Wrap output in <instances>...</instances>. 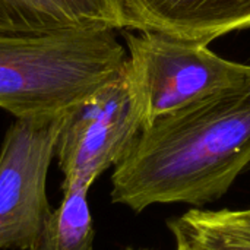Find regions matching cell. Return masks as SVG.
<instances>
[{
    "mask_svg": "<svg viewBox=\"0 0 250 250\" xmlns=\"http://www.w3.org/2000/svg\"><path fill=\"white\" fill-rule=\"evenodd\" d=\"M63 116L16 119L0 149V250H31L51 208L47 174Z\"/></svg>",
    "mask_w": 250,
    "mask_h": 250,
    "instance_id": "obj_5",
    "label": "cell"
},
{
    "mask_svg": "<svg viewBox=\"0 0 250 250\" xmlns=\"http://www.w3.org/2000/svg\"><path fill=\"white\" fill-rule=\"evenodd\" d=\"M126 73L142 117H157L190 104L250 86V66L212 53L207 44L155 31L125 32Z\"/></svg>",
    "mask_w": 250,
    "mask_h": 250,
    "instance_id": "obj_3",
    "label": "cell"
},
{
    "mask_svg": "<svg viewBox=\"0 0 250 250\" xmlns=\"http://www.w3.org/2000/svg\"><path fill=\"white\" fill-rule=\"evenodd\" d=\"M114 29L0 32V108L16 119L64 116L125 69Z\"/></svg>",
    "mask_w": 250,
    "mask_h": 250,
    "instance_id": "obj_2",
    "label": "cell"
},
{
    "mask_svg": "<svg viewBox=\"0 0 250 250\" xmlns=\"http://www.w3.org/2000/svg\"><path fill=\"white\" fill-rule=\"evenodd\" d=\"M250 166V86L214 95L144 126L111 174V201L204 205Z\"/></svg>",
    "mask_w": 250,
    "mask_h": 250,
    "instance_id": "obj_1",
    "label": "cell"
},
{
    "mask_svg": "<svg viewBox=\"0 0 250 250\" xmlns=\"http://www.w3.org/2000/svg\"><path fill=\"white\" fill-rule=\"evenodd\" d=\"M126 250H149V249H133V248H129V249Z\"/></svg>",
    "mask_w": 250,
    "mask_h": 250,
    "instance_id": "obj_11",
    "label": "cell"
},
{
    "mask_svg": "<svg viewBox=\"0 0 250 250\" xmlns=\"http://www.w3.org/2000/svg\"><path fill=\"white\" fill-rule=\"evenodd\" d=\"M130 28L123 0H0V32Z\"/></svg>",
    "mask_w": 250,
    "mask_h": 250,
    "instance_id": "obj_7",
    "label": "cell"
},
{
    "mask_svg": "<svg viewBox=\"0 0 250 250\" xmlns=\"http://www.w3.org/2000/svg\"><path fill=\"white\" fill-rule=\"evenodd\" d=\"M60 205L51 211L31 250H94L95 230L88 188L64 186Z\"/></svg>",
    "mask_w": 250,
    "mask_h": 250,
    "instance_id": "obj_9",
    "label": "cell"
},
{
    "mask_svg": "<svg viewBox=\"0 0 250 250\" xmlns=\"http://www.w3.org/2000/svg\"><path fill=\"white\" fill-rule=\"evenodd\" d=\"M130 29L209 44L250 28V0H123Z\"/></svg>",
    "mask_w": 250,
    "mask_h": 250,
    "instance_id": "obj_6",
    "label": "cell"
},
{
    "mask_svg": "<svg viewBox=\"0 0 250 250\" xmlns=\"http://www.w3.org/2000/svg\"><path fill=\"white\" fill-rule=\"evenodd\" d=\"M237 214H239L243 220H246L248 223H250V208L249 209H240V211H237Z\"/></svg>",
    "mask_w": 250,
    "mask_h": 250,
    "instance_id": "obj_10",
    "label": "cell"
},
{
    "mask_svg": "<svg viewBox=\"0 0 250 250\" xmlns=\"http://www.w3.org/2000/svg\"><path fill=\"white\" fill-rule=\"evenodd\" d=\"M176 250H250V223L237 211L192 209L168 221Z\"/></svg>",
    "mask_w": 250,
    "mask_h": 250,
    "instance_id": "obj_8",
    "label": "cell"
},
{
    "mask_svg": "<svg viewBox=\"0 0 250 250\" xmlns=\"http://www.w3.org/2000/svg\"><path fill=\"white\" fill-rule=\"evenodd\" d=\"M141 129L142 117L125 66L113 82L63 116L54 149L62 188L89 189L125 157Z\"/></svg>",
    "mask_w": 250,
    "mask_h": 250,
    "instance_id": "obj_4",
    "label": "cell"
}]
</instances>
